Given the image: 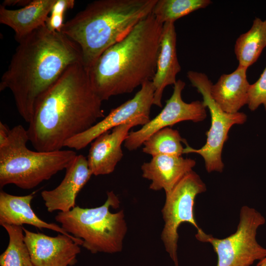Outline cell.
<instances>
[{
	"label": "cell",
	"mask_w": 266,
	"mask_h": 266,
	"mask_svg": "<svg viewBox=\"0 0 266 266\" xmlns=\"http://www.w3.org/2000/svg\"><path fill=\"white\" fill-rule=\"evenodd\" d=\"M144 125L141 120H132L104 133L94 139L91 142L87 157L93 175H106L113 172L123 156L121 146L127 138L130 130L134 126Z\"/></svg>",
	"instance_id": "cell-13"
},
{
	"label": "cell",
	"mask_w": 266,
	"mask_h": 266,
	"mask_svg": "<svg viewBox=\"0 0 266 266\" xmlns=\"http://www.w3.org/2000/svg\"><path fill=\"white\" fill-rule=\"evenodd\" d=\"M92 175L87 159L83 155H77L66 168L60 184L52 190L41 192V196L47 211L67 212L75 207L78 194Z\"/></svg>",
	"instance_id": "cell-14"
},
{
	"label": "cell",
	"mask_w": 266,
	"mask_h": 266,
	"mask_svg": "<svg viewBox=\"0 0 266 266\" xmlns=\"http://www.w3.org/2000/svg\"><path fill=\"white\" fill-rule=\"evenodd\" d=\"M261 104L266 110V66L259 78L250 85L248 93L247 105L250 110H255Z\"/></svg>",
	"instance_id": "cell-24"
},
{
	"label": "cell",
	"mask_w": 266,
	"mask_h": 266,
	"mask_svg": "<svg viewBox=\"0 0 266 266\" xmlns=\"http://www.w3.org/2000/svg\"><path fill=\"white\" fill-rule=\"evenodd\" d=\"M266 47V20L256 17L251 28L241 34L234 45L239 66L248 68L254 64Z\"/></svg>",
	"instance_id": "cell-20"
},
{
	"label": "cell",
	"mask_w": 266,
	"mask_h": 266,
	"mask_svg": "<svg viewBox=\"0 0 266 266\" xmlns=\"http://www.w3.org/2000/svg\"><path fill=\"white\" fill-rule=\"evenodd\" d=\"M157 1L96 0L65 23L61 32L78 45L88 70L104 51L152 13Z\"/></svg>",
	"instance_id": "cell-4"
},
{
	"label": "cell",
	"mask_w": 266,
	"mask_h": 266,
	"mask_svg": "<svg viewBox=\"0 0 266 266\" xmlns=\"http://www.w3.org/2000/svg\"><path fill=\"white\" fill-rule=\"evenodd\" d=\"M154 96L153 84L151 81H148L142 84L132 99L111 109L107 116L87 131L66 141L64 147L82 149L100 135L132 120H140L146 124L150 120Z\"/></svg>",
	"instance_id": "cell-10"
},
{
	"label": "cell",
	"mask_w": 266,
	"mask_h": 266,
	"mask_svg": "<svg viewBox=\"0 0 266 266\" xmlns=\"http://www.w3.org/2000/svg\"><path fill=\"white\" fill-rule=\"evenodd\" d=\"M257 266H266V257L258 263Z\"/></svg>",
	"instance_id": "cell-27"
},
{
	"label": "cell",
	"mask_w": 266,
	"mask_h": 266,
	"mask_svg": "<svg viewBox=\"0 0 266 266\" xmlns=\"http://www.w3.org/2000/svg\"><path fill=\"white\" fill-rule=\"evenodd\" d=\"M206 190V186L200 176L192 170L166 194V201L162 210L165 224L161 238L175 266H178V229L181 224L190 223L197 229V233L203 231L195 218L194 207L197 196Z\"/></svg>",
	"instance_id": "cell-9"
},
{
	"label": "cell",
	"mask_w": 266,
	"mask_h": 266,
	"mask_svg": "<svg viewBox=\"0 0 266 266\" xmlns=\"http://www.w3.org/2000/svg\"><path fill=\"white\" fill-rule=\"evenodd\" d=\"M182 138L177 130L168 127L160 130L148 137L143 143V152L152 157L157 155L181 156L184 148Z\"/></svg>",
	"instance_id": "cell-22"
},
{
	"label": "cell",
	"mask_w": 266,
	"mask_h": 266,
	"mask_svg": "<svg viewBox=\"0 0 266 266\" xmlns=\"http://www.w3.org/2000/svg\"><path fill=\"white\" fill-rule=\"evenodd\" d=\"M10 130L6 124L0 122V145H2L8 138Z\"/></svg>",
	"instance_id": "cell-26"
},
{
	"label": "cell",
	"mask_w": 266,
	"mask_h": 266,
	"mask_svg": "<svg viewBox=\"0 0 266 266\" xmlns=\"http://www.w3.org/2000/svg\"><path fill=\"white\" fill-rule=\"evenodd\" d=\"M247 68L238 66L229 74L221 75L217 82L212 84L210 95L225 112L233 114L248 103L250 84L247 79Z\"/></svg>",
	"instance_id": "cell-19"
},
{
	"label": "cell",
	"mask_w": 266,
	"mask_h": 266,
	"mask_svg": "<svg viewBox=\"0 0 266 266\" xmlns=\"http://www.w3.org/2000/svg\"><path fill=\"white\" fill-rule=\"evenodd\" d=\"M176 50V33L174 23L163 24L155 73L152 79L154 88L153 104L162 107V99L166 87L174 85L181 71Z\"/></svg>",
	"instance_id": "cell-15"
},
{
	"label": "cell",
	"mask_w": 266,
	"mask_h": 266,
	"mask_svg": "<svg viewBox=\"0 0 266 266\" xmlns=\"http://www.w3.org/2000/svg\"><path fill=\"white\" fill-rule=\"evenodd\" d=\"M102 101L83 62L70 66L37 100L27 129L29 141L37 151L62 150L105 117Z\"/></svg>",
	"instance_id": "cell-1"
},
{
	"label": "cell",
	"mask_w": 266,
	"mask_h": 266,
	"mask_svg": "<svg viewBox=\"0 0 266 266\" xmlns=\"http://www.w3.org/2000/svg\"><path fill=\"white\" fill-rule=\"evenodd\" d=\"M34 198L32 193L25 196H15L1 190L0 192V225L22 226L32 225L40 230L47 229L65 234L82 245L83 241L66 232L61 226L47 223L38 217L31 207Z\"/></svg>",
	"instance_id": "cell-17"
},
{
	"label": "cell",
	"mask_w": 266,
	"mask_h": 266,
	"mask_svg": "<svg viewBox=\"0 0 266 266\" xmlns=\"http://www.w3.org/2000/svg\"><path fill=\"white\" fill-rule=\"evenodd\" d=\"M192 85L202 95L203 103L208 107L211 116V126L206 132L205 144L200 149L190 147L187 142L183 154L197 153L202 157L205 166L208 172L223 171L224 165L222 161V152L228 133L234 125L242 124L247 120L243 112L230 114L224 111L212 99L210 95L211 81L201 72L190 70L187 73Z\"/></svg>",
	"instance_id": "cell-8"
},
{
	"label": "cell",
	"mask_w": 266,
	"mask_h": 266,
	"mask_svg": "<svg viewBox=\"0 0 266 266\" xmlns=\"http://www.w3.org/2000/svg\"><path fill=\"white\" fill-rule=\"evenodd\" d=\"M7 232L9 241L5 251L0 255V266H35L24 241L22 226H1Z\"/></svg>",
	"instance_id": "cell-21"
},
{
	"label": "cell",
	"mask_w": 266,
	"mask_h": 266,
	"mask_svg": "<svg viewBox=\"0 0 266 266\" xmlns=\"http://www.w3.org/2000/svg\"><path fill=\"white\" fill-rule=\"evenodd\" d=\"M23 229L24 241L35 266H71L76 263L80 245L71 237L60 233L51 236Z\"/></svg>",
	"instance_id": "cell-12"
},
{
	"label": "cell",
	"mask_w": 266,
	"mask_h": 266,
	"mask_svg": "<svg viewBox=\"0 0 266 266\" xmlns=\"http://www.w3.org/2000/svg\"><path fill=\"white\" fill-rule=\"evenodd\" d=\"M18 43L1 76L0 91L10 90L19 114L29 123L38 98L68 66L83 61L74 41L46 25Z\"/></svg>",
	"instance_id": "cell-2"
},
{
	"label": "cell",
	"mask_w": 266,
	"mask_h": 266,
	"mask_svg": "<svg viewBox=\"0 0 266 266\" xmlns=\"http://www.w3.org/2000/svg\"><path fill=\"white\" fill-rule=\"evenodd\" d=\"M266 222L257 210L243 206L235 232L224 238H218L203 231L197 233L196 238L211 244L218 256L217 266H250L255 261L266 257V249L256 239L257 230Z\"/></svg>",
	"instance_id": "cell-7"
},
{
	"label": "cell",
	"mask_w": 266,
	"mask_h": 266,
	"mask_svg": "<svg viewBox=\"0 0 266 266\" xmlns=\"http://www.w3.org/2000/svg\"><path fill=\"white\" fill-rule=\"evenodd\" d=\"M196 165L194 160L182 156L157 155L141 166L142 177L151 181L149 188L170 192Z\"/></svg>",
	"instance_id": "cell-16"
},
{
	"label": "cell",
	"mask_w": 266,
	"mask_h": 266,
	"mask_svg": "<svg viewBox=\"0 0 266 266\" xmlns=\"http://www.w3.org/2000/svg\"><path fill=\"white\" fill-rule=\"evenodd\" d=\"M27 130L18 125L10 130L8 138L0 145V187L13 184L32 189L66 168L77 156L72 150L50 152L29 149Z\"/></svg>",
	"instance_id": "cell-5"
},
{
	"label": "cell",
	"mask_w": 266,
	"mask_h": 266,
	"mask_svg": "<svg viewBox=\"0 0 266 266\" xmlns=\"http://www.w3.org/2000/svg\"><path fill=\"white\" fill-rule=\"evenodd\" d=\"M102 205L94 208L78 206L67 212H59L56 221L74 237L83 241L82 246L93 254L115 253L122 251L127 230L123 210L112 213L110 207L118 208L119 200L113 191L107 193Z\"/></svg>",
	"instance_id": "cell-6"
},
{
	"label": "cell",
	"mask_w": 266,
	"mask_h": 266,
	"mask_svg": "<svg viewBox=\"0 0 266 266\" xmlns=\"http://www.w3.org/2000/svg\"><path fill=\"white\" fill-rule=\"evenodd\" d=\"M74 4L73 0H56L46 21V26L51 30L61 32L65 24V13L68 9L72 8Z\"/></svg>",
	"instance_id": "cell-25"
},
{
	"label": "cell",
	"mask_w": 266,
	"mask_h": 266,
	"mask_svg": "<svg viewBox=\"0 0 266 266\" xmlns=\"http://www.w3.org/2000/svg\"><path fill=\"white\" fill-rule=\"evenodd\" d=\"M163 27L151 13L124 39L104 51L88 70L94 90L102 101L131 93L152 79Z\"/></svg>",
	"instance_id": "cell-3"
},
{
	"label": "cell",
	"mask_w": 266,
	"mask_h": 266,
	"mask_svg": "<svg viewBox=\"0 0 266 266\" xmlns=\"http://www.w3.org/2000/svg\"><path fill=\"white\" fill-rule=\"evenodd\" d=\"M56 0H33L22 8L9 9L0 6V23L11 28L18 42L46 25Z\"/></svg>",
	"instance_id": "cell-18"
},
{
	"label": "cell",
	"mask_w": 266,
	"mask_h": 266,
	"mask_svg": "<svg viewBox=\"0 0 266 266\" xmlns=\"http://www.w3.org/2000/svg\"><path fill=\"white\" fill-rule=\"evenodd\" d=\"M173 86L172 94L166 101L162 111L141 129L129 133L124 141V146L128 150L137 149L151 135L164 128L182 121L198 122L206 118V107L202 101L195 100L187 103L182 100V92L185 83L179 79Z\"/></svg>",
	"instance_id": "cell-11"
},
{
	"label": "cell",
	"mask_w": 266,
	"mask_h": 266,
	"mask_svg": "<svg viewBox=\"0 0 266 266\" xmlns=\"http://www.w3.org/2000/svg\"><path fill=\"white\" fill-rule=\"evenodd\" d=\"M210 0H157L152 13L162 24L177 19L211 4Z\"/></svg>",
	"instance_id": "cell-23"
}]
</instances>
